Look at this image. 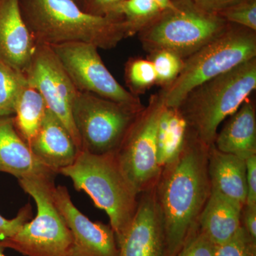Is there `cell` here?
I'll return each mask as SVG.
<instances>
[{"instance_id":"cell-1","label":"cell","mask_w":256,"mask_h":256,"mask_svg":"<svg viewBox=\"0 0 256 256\" xmlns=\"http://www.w3.org/2000/svg\"><path fill=\"white\" fill-rule=\"evenodd\" d=\"M210 148L188 131L181 149L163 165L153 188L164 224L166 256H178L198 227L212 191Z\"/></svg>"},{"instance_id":"cell-2","label":"cell","mask_w":256,"mask_h":256,"mask_svg":"<svg viewBox=\"0 0 256 256\" xmlns=\"http://www.w3.org/2000/svg\"><path fill=\"white\" fill-rule=\"evenodd\" d=\"M24 22L36 43L48 46L84 42L108 50L134 36L121 15L88 14L74 0H18Z\"/></svg>"},{"instance_id":"cell-3","label":"cell","mask_w":256,"mask_h":256,"mask_svg":"<svg viewBox=\"0 0 256 256\" xmlns=\"http://www.w3.org/2000/svg\"><path fill=\"white\" fill-rule=\"evenodd\" d=\"M58 174L70 178L77 191L86 192L94 205L107 214L119 246L134 218L140 195L122 173L114 153L80 151L73 164Z\"/></svg>"},{"instance_id":"cell-4","label":"cell","mask_w":256,"mask_h":256,"mask_svg":"<svg viewBox=\"0 0 256 256\" xmlns=\"http://www.w3.org/2000/svg\"><path fill=\"white\" fill-rule=\"evenodd\" d=\"M256 89L254 58L192 89L178 108L188 132L210 146L222 122L238 110Z\"/></svg>"},{"instance_id":"cell-5","label":"cell","mask_w":256,"mask_h":256,"mask_svg":"<svg viewBox=\"0 0 256 256\" xmlns=\"http://www.w3.org/2000/svg\"><path fill=\"white\" fill-rule=\"evenodd\" d=\"M55 174L46 172L18 180L36 203L37 214L13 236L0 240L4 248L25 256H73L72 232L54 198Z\"/></svg>"},{"instance_id":"cell-6","label":"cell","mask_w":256,"mask_h":256,"mask_svg":"<svg viewBox=\"0 0 256 256\" xmlns=\"http://www.w3.org/2000/svg\"><path fill=\"white\" fill-rule=\"evenodd\" d=\"M254 58L256 32L230 23L222 34L184 60L178 78L160 90L165 107L178 108L192 89Z\"/></svg>"},{"instance_id":"cell-7","label":"cell","mask_w":256,"mask_h":256,"mask_svg":"<svg viewBox=\"0 0 256 256\" xmlns=\"http://www.w3.org/2000/svg\"><path fill=\"white\" fill-rule=\"evenodd\" d=\"M172 9L159 16L138 33L148 54L166 50L183 60L222 34L230 23L220 14L202 10L193 0H174Z\"/></svg>"},{"instance_id":"cell-8","label":"cell","mask_w":256,"mask_h":256,"mask_svg":"<svg viewBox=\"0 0 256 256\" xmlns=\"http://www.w3.org/2000/svg\"><path fill=\"white\" fill-rule=\"evenodd\" d=\"M144 107L126 105L90 92H78L72 116L82 150L95 154L116 152Z\"/></svg>"},{"instance_id":"cell-9","label":"cell","mask_w":256,"mask_h":256,"mask_svg":"<svg viewBox=\"0 0 256 256\" xmlns=\"http://www.w3.org/2000/svg\"><path fill=\"white\" fill-rule=\"evenodd\" d=\"M164 108L161 92L152 95L114 152L122 173L139 195L154 188L161 172L156 136Z\"/></svg>"},{"instance_id":"cell-10","label":"cell","mask_w":256,"mask_h":256,"mask_svg":"<svg viewBox=\"0 0 256 256\" xmlns=\"http://www.w3.org/2000/svg\"><path fill=\"white\" fill-rule=\"evenodd\" d=\"M78 92L132 106L143 104L114 78L102 62L98 48L84 42L50 46Z\"/></svg>"},{"instance_id":"cell-11","label":"cell","mask_w":256,"mask_h":256,"mask_svg":"<svg viewBox=\"0 0 256 256\" xmlns=\"http://www.w3.org/2000/svg\"><path fill=\"white\" fill-rule=\"evenodd\" d=\"M24 75L28 84L42 94L48 110L62 121L78 150L82 151V142L72 116V107L78 90L52 46L36 43Z\"/></svg>"},{"instance_id":"cell-12","label":"cell","mask_w":256,"mask_h":256,"mask_svg":"<svg viewBox=\"0 0 256 256\" xmlns=\"http://www.w3.org/2000/svg\"><path fill=\"white\" fill-rule=\"evenodd\" d=\"M54 198L72 232L73 256H118V244L110 224L89 220L74 205L66 186H56Z\"/></svg>"},{"instance_id":"cell-13","label":"cell","mask_w":256,"mask_h":256,"mask_svg":"<svg viewBox=\"0 0 256 256\" xmlns=\"http://www.w3.org/2000/svg\"><path fill=\"white\" fill-rule=\"evenodd\" d=\"M153 188L140 194L132 224L119 245L118 256H166L164 224Z\"/></svg>"},{"instance_id":"cell-14","label":"cell","mask_w":256,"mask_h":256,"mask_svg":"<svg viewBox=\"0 0 256 256\" xmlns=\"http://www.w3.org/2000/svg\"><path fill=\"white\" fill-rule=\"evenodd\" d=\"M36 46L18 0H0V60L24 74Z\"/></svg>"},{"instance_id":"cell-15","label":"cell","mask_w":256,"mask_h":256,"mask_svg":"<svg viewBox=\"0 0 256 256\" xmlns=\"http://www.w3.org/2000/svg\"><path fill=\"white\" fill-rule=\"evenodd\" d=\"M28 146L35 158L56 174L73 164L80 152L62 121L48 108Z\"/></svg>"},{"instance_id":"cell-16","label":"cell","mask_w":256,"mask_h":256,"mask_svg":"<svg viewBox=\"0 0 256 256\" xmlns=\"http://www.w3.org/2000/svg\"><path fill=\"white\" fill-rule=\"evenodd\" d=\"M0 172L18 180L53 172L34 156L16 130L14 116L0 117Z\"/></svg>"},{"instance_id":"cell-17","label":"cell","mask_w":256,"mask_h":256,"mask_svg":"<svg viewBox=\"0 0 256 256\" xmlns=\"http://www.w3.org/2000/svg\"><path fill=\"white\" fill-rule=\"evenodd\" d=\"M244 205L212 190L198 218V227L217 246L233 238L242 227Z\"/></svg>"},{"instance_id":"cell-18","label":"cell","mask_w":256,"mask_h":256,"mask_svg":"<svg viewBox=\"0 0 256 256\" xmlns=\"http://www.w3.org/2000/svg\"><path fill=\"white\" fill-rule=\"evenodd\" d=\"M214 146L224 153L246 160L256 154V109L254 101H244L228 118Z\"/></svg>"},{"instance_id":"cell-19","label":"cell","mask_w":256,"mask_h":256,"mask_svg":"<svg viewBox=\"0 0 256 256\" xmlns=\"http://www.w3.org/2000/svg\"><path fill=\"white\" fill-rule=\"evenodd\" d=\"M208 173L212 190L245 204L247 195L246 160L222 152L212 144L208 152Z\"/></svg>"},{"instance_id":"cell-20","label":"cell","mask_w":256,"mask_h":256,"mask_svg":"<svg viewBox=\"0 0 256 256\" xmlns=\"http://www.w3.org/2000/svg\"><path fill=\"white\" fill-rule=\"evenodd\" d=\"M47 108L42 94L25 78L16 98L14 119L18 132L28 146L41 126Z\"/></svg>"},{"instance_id":"cell-21","label":"cell","mask_w":256,"mask_h":256,"mask_svg":"<svg viewBox=\"0 0 256 256\" xmlns=\"http://www.w3.org/2000/svg\"><path fill=\"white\" fill-rule=\"evenodd\" d=\"M186 132L188 126L178 108L164 106L156 136L158 160L161 168L181 149Z\"/></svg>"},{"instance_id":"cell-22","label":"cell","mask_w":256,"mask_h":256,"mask_svg":"<svg viewBox=\"0 0 256 256\" xmlns=\"http://www.w3.org/2000/svg\"><path fill=\"white\" fill-rule=\"evenodd\" d=\"M124 80L128 92L139 97L156 85L154 66L148 58L132 57L128 60L124 66Z\"/></svg>"},{"instance_id":"cell-23","label":"cell","mask_w":256,"mask_h":256,"mask_svg":"<svg viewBox=\"0 0 256 256\" xmlns=\"http://www.w3.org/2000/svg\"><path fill=\"white\" fill-rule=\"evenodd\" d=\"M162 10L154 0H126L116 14L124 16L134 34L159 16Z\"/></svg>"},{"instance_id":"cell-24","label":"cell","mask_w":256,"mask_h":256,"mask_svg":"<svg viewBox=\"0 0 256 256\" xmlns=\"http://www.w3.org/2000/svg\"><path fill=\"white\" fill-rule=\"evenodd\" d=\"M25 76L0 60V117L14 114L15 104Z\"/></svg>"},{"instance_id":"cell-25","label":"cell","mask_w":256,"mask_h":256,"mask_svg":"<svg viewBox=\"0 0 256 256\" xmlns=\"http://www.w3.org/2000/svg\"><path fill=\"white\" fill-rule=\"evenodd\" d=\"M154 66L156 76V86L165 89L178 78L182 70V58L166 50H159L150 53L148 56Z\"/></svg>"},{"instance_id":"cell-26","label":"cell","mask_w":256,"mask_h":256,"mask_svg":"<svg viewBox=\"0 0 256 256\" xmlns=\"http://www.w3.org/2000/svg\"><path fill=\"white\" fill-rule=\"evenodd\" d=\"M218 14L228 23L256 32V0H239Z\"/></svg>"},{"instance_id":"cell-27","label":"cell","mask_w":256,"mask_h":256,"mask_svg":"<svg viewBox=\"0 0 256 256\" xmlns=\"http://www.w3.org/2000/svg\"><path fill=\"white\" fill-rule=\"evenodd\" d=\"M216 256H256V240L242 226L233 238L217 246Z\"/></svg>"},{"instance_id":"cell-28","label":"cell","mask_w":256,"mask_h":256,"mask_svg":"<svg viewBox=\"0 0 256 256\" xmlns=\"http://www.w3.org/2000/svg\"><path fill=\"white\" fill-rule=\"evenodd\" d=\"M217 246L197 227L176 256H216Z\"/></svg>"},{"instance_id":"cell-29","label":"cell","mask_w":256,"mask_h":256,"mask_svg":"<svg viewBox=\"0 0 256 256\" xmlns=\"http://www.w3.org/2000/svg\"><path fill=\"white\" fill-rule=\"evenodd\" d=\"M32 208L30 204L25 205L12 220L5 218L0 214V240L13 236L24 224L32 220Z\"/></svg>"},{"instance_id":"cell-30","label":"cell","mask_w":256,"mask_h":256,"mask_svg":"<svg viewBox=\"0 0 256 256\" xmlns=\"http://www.w3.org/2000/svg\"><path fill=\"white\" fill-rule=\"evenodd\" d=\"M126 0H82L80 8L84 12L95 16L116 14L120 5Z\"/></svg>"},{"instance_id":"cell-31","label":"cell","mask_w":256,"mask_h":256,"mask_svg":"<svg viewBox=\"0 0 256 256\" xmlns=\"http://www.w3.org/2000/svg\"><path fill=\"white\" fill-rule=\"evenodd\" d=\"M247 195L246 205L256 206V154L246 160Z\"/></svg>"},{"instance_id":"cell-32","label":"cell","mask_w":256,"mask_h":256,"mask_svg":"<svg viewBox=\"0 0 256 256\" xmlns=\"http://www.w3.org/2000/svg\"><path fill=\"white\" fill-rule=\"evenodd\" d=\"M202 10L207 12L220 14V12L226 9L230 5L235 4L239 0H193Z\"/></svg>"},{"instance_id":"cell-33","label":"cell","mask_w":256,"mask_h":256,"mask_svg":"<svg viewBox=\"0 0 256 256\" xmlns=\"http://www.w3.org/2000/svg\"><path fill=\"white\" fill-rule=\"evenodd\" d=\"M242 226L254 240H256V206L244 204L242 214Z\"/></svg>"},{"instance_id":"cell-34","label":"cell","mask_w":256,"mask_h":256,"mask_svg":"<svg viewBox=\"0 0 256 256\" xmlns=\"http://www.w3.org/2000/svg\"><path fill=\"white\" fill-rule=\"evenodd\" d=\"M162 11L174 8V0H154Z\"/></svg>"},{"instance_id":"cell-35","label":"cell","mask_w":256,"mask_h":256,"mask_svg":"<svg viewBox=\"0 0 256 256\" xmlns=\"http://www.w3.org/2000/svg\"><path fill=\"white\" fill-rule=\"evenodd\" d=\"M4 248L0 245V256H6L4 254Z\"/></svg>"},{"instance_id":"cell-36","label":"cell","mask_w":256,"mask_h":256,"mask_svg":"<svg viewBox=\"0 0 256 256\" xmlns=\"http://www.w3.org/2000/svg\"><path fill=\"white\" fill-rule=\"evenodd\" d=\"M74 1H75L79 5V6H80V5L82 4V0H74Z\"/></svg>"}]
</instances>
